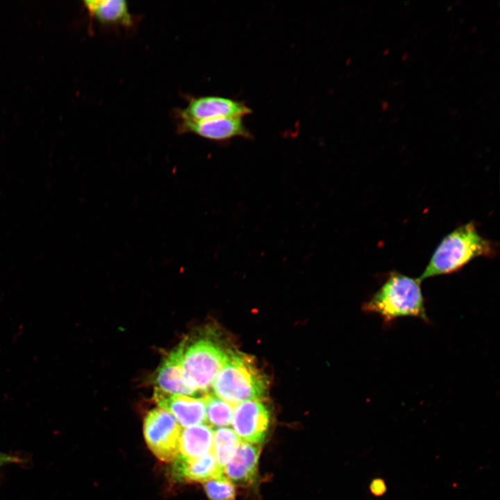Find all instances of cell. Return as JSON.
Listing matches in <instances>:
<instances>
[{
  "mask_svg": "<svg viewBox=\"0 0 500 500\" xmlns=\"http://www.w3.org/2000/svg\"><path fill=\"white\" fill-rule=\"evenodd\" d=\"M388 50L389 49H386V51L385 52H383V54H385L388 51Z\"/></svg>",
  "mask_w": 500,
  "mask_h": 500,
  "instance_id": "cell-22",
  "label": "cell"
},
{
  "mask_svg": "<svg viewBox=\"0 0 500 500\" xmlns=\"http://www.w3.org/2000/svg\"><path fill=\"white\" fill-rule=\"evenodd\" d=\"M153 398L159 408L170 412L181 426L201 424L206 420L204 394L199 397L178 395L156 388Z\"/></svg>",
  "mask_w": 500,
  "mask_h": 500,
  "instance_id": "cell-8",
  "label": "cell"
},
{
  "mask_svg": "<svg viewBox=\"0 0 500 500\" xmlns=\"http://www.w3.org/2000/svg\"><path fill=\"white\" fill-rule=\"evenodd\" d=\"M180 344L182 364L188 380L198 392H206L232 351L206 338L185 339Z\"/></svg>",
  "mask_w": 500,
  "mask_h": 500,
  "instance_id": "cell-4",
  "label": "cell"
},
{
  "mask_svg": "<svg viewBox=\"0 0 500 500\" xmlns=\"http://www.w3.org/2000/svg\"><path fill=\"white\" fill-rule=\"evenodd\" d=\"M212 385L217 397L235 406L247 400H260L266 394L268 382L251 356L232 351Z\"/></svg>",
  "mask_w": 500,
  "mask_h": 500,
  "instance_id": "cell-3",
  "label": "cell"
},
{
  "mask_svg": "<svg viewBox=\"0 0 500 500\" xmlns=\"http://www.w3.org/2000/svg\"><path fill=\"white\" fill-rule=\"evenodd\" d=\"M181 426L168 411L157 408L145 417L144 435L153 453L160 460L170 462L178 456Z\"/></svg>",
  "mask_w": 500,
  "mask_h": 500,
  "instance_id": "cell-5",
  "label": "cell"
},
{
  "mask_svg": "<svg viewBox=\"0 0 500 500\" xmlns=\"http://www.w3.org/2000/svg\"><path fill=\"white\" fill-rule=\"evenodd\" d=\"M388 107V103L387 101H383L382 105L383 110H385Z\"/></svg>",
  "mask_w": 500,
  "mask_h": 500,
  "instance_id": "cell-20",
  "label": "cell"
},
{
  "mask_svg": "<svg viewBox=\"0 0 500 500\" xmlns=\"http://www.w3.org/2000/svg\"><path fill=\"white\" fill-rule=\"evenodd\" d=\"M494 250L493 243L478 233L474 223L463 224L441 240L419 278L458 272L476 258L494 256Z\"/></svg>",
  "mask_w": 500,
  "mask_h": 500,
  "instance_id": "cell-2",
  "label": "cell"
},
{
  "mask_svg": "<svg viewBox=\"0 0 500 500\" xmlns=\"http://www.w3.org/2000/svg\"><path fill=\"white\" fill-rule=\"evenodd\" d=\"M362 310L378 315L385 323L406 317L429 322L421 280L399 272L389 274L380 288L363 304Z\"/></svg>",
  "mask_w": 500,
  "mask_h": 500,
  "instance_id": "cell-1",
  "label": "cell"
},
{
  "mask_svg": "<svg viewBox=\"0 0 500 500\" xmlns=\"http://www.w3.org/2000/svg\"><path fill=\"white\" fill-rule=\"evenodd\" d=\"M206 493L210 500H235V488L233 483L222 476L206 481L204 484Z\"/></svg>",
  "mask_w": 500,
  "mask_h": 500,
  "instance_id": "cell-17",
  "label": "cell"
},
{
  "mask_svg": "<svg viewBox=\"0 0 500 500\" xmlns=\"http://www.w3.org/2000/svg\"><path fill=\"white\" fill-rule=\"evenodd\" d=\"M182 132L193 133L212 141L222 142L233 138H250L242 117H224L200 122H181Z\"/></svg>",
  "mask_w": 500,
  "mask_h": 500,
  "instance_id": "cell-9",
  "label": "cell"
},
{
  "mask_svg": "<svg viewBox=\"0 0 500 500\" xmlns=\"http://www.w3.org/2000/svg\"><path fill=\"white\" fill-rule=\"evenodd\" d=\"M214 433L208 424H198L182 430L179 451L186 458H197L212 451Z\"/></svg>",
  "mask_w": 500,
  "mask_h": 500,
  "instance_id": "cell-14",
  "label": "cell"
},
{
  "mask_svg": "<svg viewBox=\"0 0 500 500\" xmlns=\"http://www.w3.org/2000/svg\"><path fill=\"white\" fill-rule=\"evenodd\" d=\"M235 406L231 419L234 432L243 442L260 444L270 422L267 407L260 400H247Z\"/></svg>",
  "mask_w": 500,
  "mask_h": 500,
  "instance_id": "cell-6",
  "label": "cell"
},
{
  "mask_svg": "<svg viewBox=\"0 0 500 500\" xmlns=\"http://www.w3.org/2000/svg\"><path fill=\"white\" fill-rule=\"evenodd\" d=\"M370 491L375 496L383 495L386 491V485L381 478H376L370 484Z\"/></svg>",
  "mask_w": 500,
  "mask_h": 500,
  "instance_id": "cell-18",
  "label": "cell"
},
{
  "mask_svg": "<svg viewBox=\"0 0 500 500\" xmlns=\"http://www.w3.org/2000/svg\"><path fill=\"white\" fill-rule=\"evenodd\" d=\"M174 460L173 472L178 480L206 482L223 476V468L217 462L212 452L197 458L179 456Z\"/></svg>",
  "mask_w": 500,
  "mask_h": 500,
  "instance_id": "cell-11",
  "label": "cell"
},
{
  "mask_svg": "<svg viewBox=\"0 0 500 500\" xmlns=\"http://www.w3.org/2000/svg\"><path fill=\"white\" fill-rule=\"evenodd\" d=\"M156 384V388L170 394L194 397L198 393L185 373L181 344L170 352L158 367Z\"/></svg>",
  "mask_w": 500,
  "mask_h": 500,
  "instance_id": "cell-10",
  "label": "cell"
},
{
  "mask_svg": "<svg viewBox=\"0 0 500 500\" xmlns=\"http://www.w3.org/2000/svg\"><path fill=\"white\" fill-rule=\"evenodd\" d=\"M260 449L254 444L241 442L235 455L226 465L228 478L235 483L249 484L254 481L258 472Z\"/></svg>",
  "mask_w": 500,
  "mask_h": 500,
  "instance_id": "cell-12",
  "label": "cell"
},
{
  "mask_svg": "<svg viewBox=\"0 0 500 500\" xmlns=\"http://www.w3.org/2000/svg\"><path fill=\"white\" fill-rule=\"evenodd\" d=\"M241 443L240 438L233 430L220 427L213 435L212 453L221 467L228 463Z\"/></svg>",
  "mask_w": 500,
  "mask_h": 500,
  "instance_id": "cell-15",
  "label": "cell"
},
{
  "mask_svg": "<svg viewBox=\"0 0 500 500\" xmlns=\"http://www.w3.org/2000/svg\"><path fill=\"white\" fill-rule=\"evenodd\" d=\"M182 122H200L224 117H240L251 113L243 102L218 96L192 99L180 112Z\"/></svg>",
  "mask_w": 500,
  "mask_h": 500,
  "instance_id": "cell-7",
  "label": "cell"
},
{
  "mask_svg": "<svg viewBox=\"0 0 500 500\" xmlns=\"http://www.w3.org/2000/svg\"><path fill=\"white\" fill-rule=\"evenodd\" d=\"M408 56V53H405L403 56L402 57V60H404L405 58H406Z\"/></svg>",
  "mask_w": 500,
  "mask_h": 500,
  "instance_id": "cell-21",
  "label": "cell"
},
{
  "mask_svg": "<svg viewBox=\"0 0 500 500\" xmlns=\"http://www.w3.org/2000/svg\"><path fill=\"white\" fill-rule=\"evenodd\" d=\"M91 17L104 24L130 26L133 20L124 0H88L83 2Z\"/></svg>",
  "mask_w": 500,
  "mask_h": 500,
  "instance_id": "cell-13",
  "label": "cell"
},
{
  "mask_svg": "<svg viewBox=\"0 0 500 500\" xmlns=\"http://www.w3.org/2000/svg\"><path fill=\"white\" fill-rule=\"evenodd\" d=\"M22 460L18 457L0 452V467L10 463L21 462Z\"/></svg>",
  "mask_w": 500,
  "mask_h": 500,
  "instance_id": "cell-19",
  "label": "cell"
},
{
  "mask_svg": "<svg viewBox=\"0 0 500 500\" xmlns=\"http://www.w3.org/2000/svg\"><path fill=\"white\" fill-rule=\"evenodd\" d=\"M206 403V421L208 426L222 427L231 424L233 406L217 396L204 394Z\"/></svg>",
  "mask_w": 500,
  "mask_h": 500,
  "instance_id": "cell-16",
  "label": "cell"
}]
</instances>
